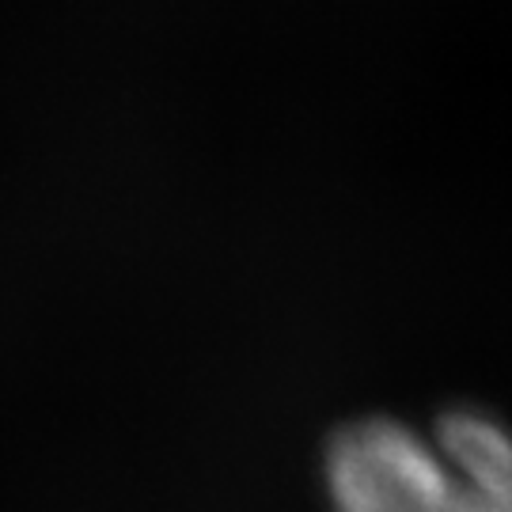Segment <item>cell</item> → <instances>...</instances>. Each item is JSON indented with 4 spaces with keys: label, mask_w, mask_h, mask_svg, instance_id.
Returning <instances> with one entry per match:
<instances>
[{
    "label": "cell",
    "mask_w": 512,
    "mask_h": 512,
    "mask_svg": "<svg viewBox=\"0 0 512 512\" xmlns=\"http://www.w3.org/2000/svg\"><path fill=\"white\" fill-rule=\"evenodd\" d=\"M338 512H512V433L478 410H452L425 440L368 418L330 440Z\"/></svg>",
    "instance_id": "6da1fadb"
}]
</instances>
